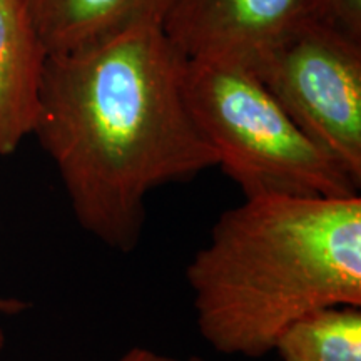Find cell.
Instances as JSON below:
<instances>
[{
  "instance_id": "11",
  "label": "cell",
  "mask_w": 361,
  "mask_h": 361,
  "mask_svg": "<svg viewBox=\"0 0 361 361\" xmlns=\"http://www.w3.org/2000/svg\"><path fill=\"white\" fill-rule=\"evenodd\" d=\"M11 310V308H13V310H17L19 308V305L17 303H12V305H8V303H0V310ZM4 346H6V333H4V329L0 328V351L4 350Z\"/></svg>"
},
{
  "instance_id": "5",
  "label": "cell",
  "mask_w": 361,
  "mask_h": 361,
  "mask_svg": "<svg viewBox=\"0 0 361 361\" xmlns=\"http://www.w3.org/2000/svg\"><path fill=\"white\" fill-rule=\"evenodd\" d=\"M305 17L306 0H174L162 29L184 59L221 57L250 67Z\"/></svg>"
},
{
  "instance_id": "8",
  "label": "cell",
  "mask_w": 361,
  "mask_h": 361,
  "mask_svg": "<svg viewBox=\"0 0 361 361\" xmlns=\"http://www.w3.org/2000/svg\"><path fill=\"white\" fill-rule=\"evenodd\" d=\"M274 351L283 361H361V308L314 311L291 324Z\"/></svg>"
},
{
  "instance_id": "9",
  "label": "cell",
  "mask_w": 361,
  "mask_h": 361,
  "mask_svg": "<svg viewBox=\"0 0 361 361\" xmlns=\"http://www.w3.org/2000/svg\"><path fill=\"white\" fill-rule=\"evenodd\" d=\"M308 16L361 40V0H306Z\"/></svg>"
},
{
  "instance_id": "10",
  "label": "cell",
  "mask_w": 361,
  "mask_h": 361,
  "mask_svg": "<svg viewBox=\"0 0 361 361\" xmlns=\"http://www.w3.org/2000/svg\"><path fill=\"white\" fill-rule=\"evenodd\" d=\"M117 361H202V360L196 358V356H189V358H178V356L159 353V351H154L151 348H144V346H134V348L126 351V353L121 356Z\"/></svg>"
},
{
  "instance_id": "7",
  "label": "cell",
  "mask_w": 361,
  "mask_h": 361,
  "mask_svg": "<svg viewBox=\"0 0 361 361\" xmlns=\"http://www.w3.org/2000/svg\"><path fill=\"white\" fill-rule=\"evenodd\" d=\"M47 56L106 42L139 24H162L174 0H20Z\"/></svg>"
},
{
  "instance_id": "3",
  "label": "cell",
  "mask_w": 361,
  "mask_h": 361,
  "mask_svg": "<svg viewBox=\"0 0 361 361\" xmlns=\"http://www.w3.org/2000/svg\"><path fill=\"white\" fill-rule=\"evenodd\" d=\"M183 89L218 168L245 197H350L360 186L288 116L258 75L221 57L186 59Z\"/></svg>"
},
{
  "instance_id": "1",
  "label": "cell",
  "mask_w": 361,
  "mask_h": 361,
  "mask_svg": "<svg viewBox=\"0 0 361 361\" xmlns=\"http://www.w3.org/2000/svg\"><path fill=\"white\" fill-rule=\"evenodd\" d=\"M184 61L159 22L45 61L34 134L80 228L123 255L141 243L149 194L218 166L184 97Z\"/></svg>"
},
{
  "instance_id": "2",
  "label": "cell",
  "mask_w": 361,
  "mask_h": 361,
  "mask_svg": "<svg viewBox=\"0 0 361 361\" xmlns=\"http://www.w3.org/2000/svg\"><path fill=\"white\" fill-rule=\"evenodd\" d=\"M186 279L202 340L261 358L305 316L361 308V197H245L219 216Z\"/></svg>"
},
{
  "instance_id": "6",
  "label": "cell",
  "mask_w": 361,
  "mask_h": 361,
  "mask_svg": "<svg viewBox=\"0 0 361 361\" xmlns=\"http://www.w3.org/2000/svg\"><path fill=\"white\" fill-rule=\"evenodd\" d=\"M47 57L24 4L0 0V156L34 134Z\"/></svg>"
},
{
  "instance_id": "4",
  "label": "cell",
  "mask_w": 361,
  "mask_h": 361,
  "mask_svg": "<svg viewBox=\"0 0 361 361\" xmlns=\"http://www.w3.org/2000/svg\"><path fill=\"white\" fill-rule=\"evenodd\" d=\"M250 69L361 186V40L305 17Z\"/></svg>"
}]
</instances>
